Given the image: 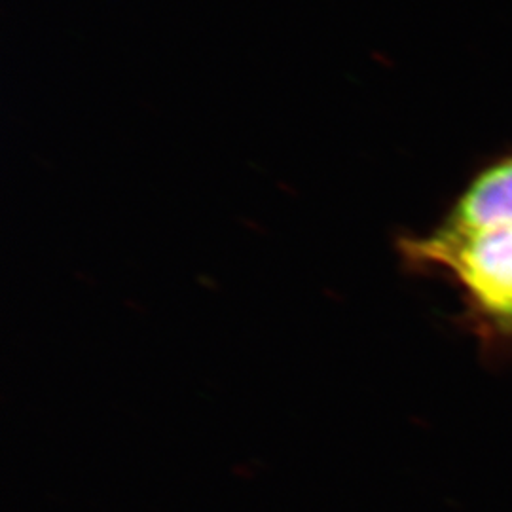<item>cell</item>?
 <instances>
[{
    "instance_id": "cell-1",
    "label": "cell",
    "mask_w": 512,
    "mask_h": 512,
    "mask_svg": "<svg viewBox=\"0 0 512 512\" xmlns=\"http://www.w3.org/2000/svg\"><path fill=\"white\" fill-rule=\"evenodd\" d=\"M414 264L450 270L476 304L512 325V226L475 234L439 228L429 238L403 241Z\"/></svg>"
},
{
    "instance_id": "cell-2",
    "label": "cell",
    "mask_w": 512,
    "mask_h": 512,
    "mask_svg": "<svg viewBox=\"0 0 512 512\" xmlns=\"http://www.w3.org/2000/svg\"><path fill=\"white\" fill-rule=\"evenodd\" d=\"M512 226V158L488 167L461 194L444 230L475 234Z\"/></svg>"
}]
</instances>
